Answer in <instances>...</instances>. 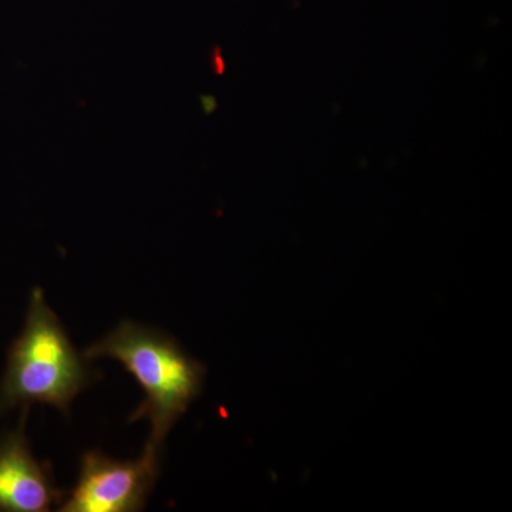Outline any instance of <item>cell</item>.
I'll use <instances>...</instances> for the list:
<instances>
[{
    "label": "cell",
    "instance_id": "obj_3",
    "mask_svg": "<svg viewBox=\"0 0 512 512\" xmlns=\"http://www.w3.org/2000/svg\"><path fill=\"white\" fill-rule=\"evenodd\" d=\"M161 471V454L144 451L138 460L120 461L99 450L80 461L79 480L63 501L62 512H136L144 510Z\"/></svg>",
    "mask_w": 512,
    "mask_h": 512
},
{
    "label": "cell",
    "instance_id": "obj_2",
    "mask_svg": "<svg viewBox=\"0 0 512 512\" xmlns=\"http://www.w3.org/2000/svg\"><path fill=\"white\" fill-rule=\"evenodd\" d=\"M94 380L40 288L30 295L25 328L10 346L0 384V417L18 406L49 404L69 414L74 397Z\"/></svg>",
    "mask_w": 512,
    "mask_h": 512
},
{
    "label": "cell",
    "instance_id": "obj_4",
    "mask_svg": "<svg viewBox=\"0 0 512 512\" xmlns=\"http://www.w3.org/2000/svg\"><path fill=\"white\" fill-rule=\"evenodd\" d=\"M28 406L18 429L0 437V511L47 512L60 505L62 490L55 485L49 463L33 457L25 434Z\"/></svg>",
    "mask_w": 512,
    "mask_h": 512
},
{
    "label": "cell",
    "instance_id": "obj_1",
    "mask_svg": "<svg viewBox=\"0 0 512 512\" xmlns=\"http://www.w3.org/2000/svg\"><path fill=\"white\" fill-rule=\"evenodd\" d=\"M89 360L114 359L136 377L146 400L130 421H151L146 450L161 454L165 437L200 396L207 369L173 338L147 326L123 322L82 353Z\"/></svg>",
    "mask_w": 512,
    "mask_h": 512
}]
</instances>
